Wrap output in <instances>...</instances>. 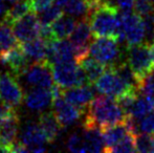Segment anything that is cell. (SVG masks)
<instances>
[{
    "mask_svg": "<svg viewBox=\"0 0 154 153\" xmlns=\"http://www.w3.org/2000/svg\"><path fill=\"white\" fill-rule=\"evenodd\" d=\"M89 24L94 38L113 37L120 43L125 42V34L118 6L111 2L104 1L92 8L89 17Z\"/></svg>",
    "mask_w": 154,
    "mask_h": 153,
    "instance_id": "6da1fadb",
    "label": "cell"
},
{
    "mask_svg": "<svg viewBox=\"0 0 154 153\" xmlns=\"http://www.w3.org/2000/svg\"><path fill=\"white\" fill-rule=\"evenodd\" d=\"M86 111L83 126H93L100 129L123 123L127 118L116 99L105 94L93 98Z\"/></svg>",
    "mask_w": 154,
    "mask_h": 153,
    "instance_id": "7a4b0ae2",
    "label": "cell"
},
{
    "mask_svg": "<svg viewBox=\"0 0 154 153\" xmlns=\"http://www.w3.org/2000/svg\"><path fill=\"white\" fill-rule=\"evenodd\" d=\"M51 67L54 83L61 89L88 84L85 72L75 60L53 64Z\"/></svg>",
    "mask_w": 154,
    "mask_h": 153,
    "instance_id": "3957f363",
    "label": "cell"
},
{
    "mask_svg": "<svg viewBox=\"0 0 154 153\" xmlns=\"http://www.w3.org/2000/svg\"><path fill=\"white\" fill-rule=\"evenodd\" d=\"M20 130V116L17 108L1 104L0 152H12Z\"/></svg>",
    "mask_w": 154,
    "mask_h": 153,
    "instance_id": "277c9868",
    "label": "cell"
},
{
    "mask_svg": "<svg viewBox=\"0 0 154 153\" xmlns=\"http://www.w3.org/2000/svg\"><path fill=\"white\" fill-rule=\"evenodd\" d=\"M119 41L113 37H99L91 40L89 45V56L102 64L109 67L120 62L121 50Z\"/></svg>",
    "mask_w": 154,
    "mask_h": 153,
    "instance_id": "5b68a950",
    "label": "cell"
},
{
    "mask_svg": "<svg viewBox=\"0 0 154 153\" xmlns=\"http://www.w3.org/2000/svg\"><path fill=\"white\" fill-rule=\"evenodd\" d=\"M127 63L140 85V81L153 70L148 43L127 46Z\"/></svg>",
    "mask_w": 154,
    "mask_h": 153,
    "instance_id": "8992f818",
    "label": "cell"
},
{
    "mask_svg": "<svg viewBox=\"0 0 154 153\" xmlns=\"http://www.w3.org/2000/svg\"><path fill=\"white\" fill-rule=\"evenodd\" d=\"M0 101L4 106L18 108L24 101V90L19 79L12 72L0 75Z\"/></svg>",
    "mask_w": 154,
    "mask_h": 153,
    "instance_id": "52a82bcc",
    "label": "cell"
},
{
    "mask_svg": "<svg viewBox=\"0 0 154 153\" xmlns=\"http://www.w3.org/2000/svg\"><path fill=\"white\" fill-rule=\"evenodd\" d=\"M93 85L100 93L114 99L119 98V96H123L124 93H127L129 91H138V90L129 87L121 79L120 76L114 70L113 66H109L106 68V70L100 76Z\"/></svg>",
    "mask_w": 154,
    "mask_h": 153,
    "instance_id": "ba28073f",
    "label": "cell"
},
{
    "mask_svg": "<svg viewBox=\"0 0 154 153\" xmlns=\"http://www.w3.org/2000/svg\"><path fill=\"white\" fill-rule=\"evenodd\" d=\"M29 87L51 88L54 85L51 67L46 61L34 62L18 77Z\"/></svg>",
    "mask_w": 154,
    "mask_h": 153,
    "instance_id": "9c48e42d",
    "label": "cell"
},
{
    "mask_svg": "<svg viewBox=\"0 0 154 153\" xmlns=\"http://www.w3.org/2000/svg\"><path fill=\"white\" fill-rule=\"evenodd\" d=\"M120 19L125 34V42L127 46L144 43L146 39L144 21L142 16L135 12L123 11L120 14Z\"/></svg>",
    "mask_w": 154,
    "mask_h": 153,
    "instance_id": "30bf717a",
    "label": "cell"
},
{
    "mask_svg": "<svg viewBox=\"0 0 154 153\" xmlns=\"http://www.w3.org/2000/svg\"><path fill=\"white\" fill-rule=\"evenodd\" d=\"M91 29L89 20L83 18V20L77 23L72 34L70 35V42L75 50V59L79 63L82 59L89 55V45L91 42Z\"/></svg>",
    "mask_w": 154,
    "mask_h": 153,
    "instance_id": "8fae6325",
    "label": "cell"
},
{
    "mask_svg": "<svg viewBox=\"0 0 154 153\" xmlns=\"http://www.w3.org/2000/svg\"><path fill=\"white\" fill-rule=\"evenodd\" d=\"M18 136L20 139L19 142H21L26 147L27 152L40 153L46 151L45 145L48 143L38 123L32 121L25 123L19 130Z\"/></svg>",
    "mask_w": 154,
    "mask_h": 153,
    "instance_id": "7c38bea8",
    "label": "cell"
},
{
    "mask_svg": "<svg viewBox=\"0 0 154 153\" xmlns=\"http://www.w3.org/2000/svg\"><path fill=\"white\" fill-rule=\"evenodd\" d=\"M51 109L55 118H57L58 123L60 124L61 128H66L75 124L78 120L82 116L85 111L75 107L68 101L63 98L62 93L60 96L53 99L51 102Z\"/></svg>",
    "mask_w": 154,
    "mask_h": 153,
    "instance_id": "4fadbf2b",
    "label": "cell"
},
{
    "mask_svg": "<svg viewBox=\"0 0 154 153\" xmlns=\"http://www.w3.org/2000/svg\"><path fill=\"white\" fill-rule=\"evenodd\" d=\"M11 27L17 41L19 43H22L39 37L40 20L38 18V15L29 12L13 23Z\"/></svg>",
    "mask_w": 154,
    "mask_h": 153,
    "instance_id": "5bb4252c",
    "label": "cell"
},
{
    "mask_svg": "<svg viewBox=\"0 0 154 153\" xmlns=\"http://www.w3.org/2000/svg\"><path fill=\"white\" fill-rule=\"evenodd\" d=\"M29 58L23 51L21 45L17 44L4 50H0V64L8 66L17 78L29 65Z\"/></svg>",
    "mask_w": 154,
    "mask_h": 153,
    "instance_id": "9a60e30c",
    "label": "cell"
},
{
    "mask_svg": "<svg viewBox=\"0 0 154 153\" xmlns=\"http://www.w3.org/2000/svg\"><path fill=\"white\" fill-rule=\"evenodd\" d=\"M75 60V50L70 41L66 39H54L47 42L46 62L49 65Z\"/></svg>",
    "mask_w": 154,
    "mask_h": 153,
    "instance_id": "2e32d148",
    "label": "cell"
},
{
    "mask_svg": "<svg viewBox=\"0 0 154 153\" xmlns=\"http://www.w3.org/2000/svg\"><path fill=\"white\" fill-rule=\"evenodd\" d=\"M62 96L65 100L75 105V107L86 111L88 104L94 98V91L90 84H85V85L73 86L62 89Z\"/></svg>",
    "mask_w": 154,
    "mask_h": 153,
    "instance_id": "e0dca14e",
    "label": "cell"
},
{
    "mask_svg": "<svg viewBox=\"0 0 154 153\" xmlns=\"http://www.w3.org/2000/svg\"><path fill=\"white\" fill-rule=\"evenodd\" d=\"M53 102L51 88L35 87L24 96V103L29 110L43 111Z\"/></svg>",
    "mask_w": 154,
    "mask_h": 153,
    "instance_id": "ac0fdd59",
    "label": "cell"
},
{
    "mask_svg": "<svg viewBox=\"0 0 154 153\" xmlns=\"http://www.w3.org/2000/svg\"><path fill=\"white\" fill-rule=\"evenodd\" d=\"M38 124L40 126L41 130L44 133V135L46 136L47 143H54L57 139V137L59 136L61 126L58 123L57 118H55L53 111L41 113L38 118Z\"/></svg>",
    "mask_w": 154,
    "mask_h": 153,
    "instance_id": "d6986e66",
    "label": "cell"
},
{
    "mask_svg": "<svg viewBox=\"0 0 154 153\" xmlns=\"http://www.w3.org/2000/svg\"><path fill=\"white\" fill-rule=\"evenodd\" d=\"M19 44L21 45L23 51L26 54L29 60H32L34 62L46 61L47 42L43 39L37 37L32 40L19 43Z\"/></svg>",
    "mask_w": 154,
    "mask_h": 153,
    "instance_id": "ffe728a7",
    "label": "cell"
},
{
    "mask_svg": "<svg viewBox=\"0 0 154 153\" xmlns=\"http://www.w3.org/2000/svg\"><path fill=\"white\" fill-rule=\"evenodd\" d=\"M82 134L85 142L86 152L95 153L104 151V142L101 129L93 126H83Z\"/></svg>",
    "mask_w": 154,
    "mask_h": 153,
    "instance_id": "44dd1931",
    "label": "cell"
},
{
    "mask_svg": "<svg viewBox=\"0 0 154 153\" xmlns=\"http://www.w3.org/2000/svg\"><path fill=\"white\" fill-rule=\"evenodd\" d=\"M77 21L73 16L63 14L57 20H55L51 24V31H53L55 39H67L70 37L77 25Z\"/></svg>",
    "mask_w": 154,
    "mask_h": 153,
    "instance_id": "7402d4cb",
    "label": "cell"
},
{
    "mask_svg": "<svg viewBox=\"0 0 154 153\" xmlns=\"http://www.w3.org/2000/svg\"><path fill=\"white\" fill-rule=\"evenodd\" d=\"M79 65L81 66L83 72H85L88 84H90V85H93L94 82L99 79L100 76H101L106 70V68H107L104 64H102L101 62L95 60L91 56L89 57V55L84 58V59H82L81 61L79 62Z\"/></svg>",
    "mask_w": 154,
    "mask_h": 153,
    "instance_id": "603a6c76",
    "label": "cell"
},
{
    "mask_svg": "<svg viewBox=\"0 0 154 153\" xmlns=\"http://www.w3.org/2000/svg\"><path fill=\"white\" fill-rule=\"evenodd\" d=\"M29 12L31 11H29V1L27 0H18L17 2H15L12 8L6 10L5 14L1 18V21L11 26L13 23L16 22L18 19H20L21 17H23Z\"/></svg>",
    "mask_w": 154,
    "mask_h": 153,
    "instance_id": "cb8c5ba5",
    "label": "cell"
},
{
    "mask_svg": "<svg viewBox=\"0 0 154 153\" xmlns=\"http://www.w3.org/2000/svg\"><path fill=\"white\" fill-rule=\"evenodd\" d=\"M65 13L73 17L86 18L92 11V6L87 0H67L64 5Z\"/></svg>",
    "mask_w": 154,
    "mask_h": 153,
    "instance_id": "d4e9b609",
    "label": "cell"
},
{
    "mask_svg": "<svg viewBox=\"0 0 154 153\" xmlns=\"http://www.w3.org/2000/svg\"><path fill=\"white\" fill-rule=\"evenodd\" d=\"M15 38L12 27L6 23L0 21V50H4L18 44Z\"/></svg>",
    "mask_w": 154,
    "mask_h": 153,
    "instance_id": "484cf974",
    "label": "cell"
},
{
    "mask_svg": "<svg viewBox=\"0 0 154 153\" xmlns=\"http://www.w3.org/2000/svg\"><path fill=\"white\" fill-rule=\"evenodd\" d=\"M135 149L137 152L154 153V135L148 133H136L134 136Z\"/></svg>",
    "mask_w": 154,
    "mask_h": 153,
    "instance_id": "4316f807",
    "label": "cell"
},
{
    "mask_svg": "<svg viewBox=\"0 0 154 153\" xmlns=\"http://www.w3.org/2000/svg\"><path fill=\"white\" fill-rule=\"evenodd\" d=\"M64 14L62 8L59 5H51L48 8H46L45 11H43L42 13L38 14V18L40 20L41 24H49L54 22L55 20H57L60 16Z\"/></svg>",
    "mask_w": 154,
    "mask_h": 153,
    "instance_id": "83f0119b",
    "label": "cell"
},
{
    "mask_svg": "<svg viewBox=\"0 0 154 153\" xmlns=\"http://www.w3.org/2000/svg\"><path fill=\"white\" fill-rule=\"evenodd\" d=\"M134 132L135 134L143 132L154 135V111L149 112L134 125Z\"/></svg>",
    "mask_w": 154,
    "mask_h": 153,
    "instance_id": "f1b7e54d",
    "label": "cell"
},
{
    "mask_svg": "<svg viewBox=\"0 0 154 153\" xmlns=\"http://www.w3.org/2000/svg\"><path fill=\"white\" fill-rule=\"evenodd\" d=\"M66 147L69 151L75 153H84L86 152L85 149V142L83 139V134L81 132H75L70 134L66 143Z\"/></svg>",
    "mask_w": 154,
    "mask_h": 153,
    "instance_id": "f546056e",
    "label": "cell"
},
{
    "mask_svg": "<svg viewBox=\"0 0 154 153\" xmlns=\"http://www.w3.org/2000/svg\"><path fill=\"white\" fill-rule=\"evenodd\" d=\"M138 91L148 98L154 99V70L140 81L138 85Z\"/></svg>",
    "mask_w": 154,
    "mask_h": 153,
    "instance_id": "4dcf8cb0",
    "label": "cell"
},
{
    "mask_svg": "<svg viewBox=\"0 0 154 153\" xmlns=\"http://www.w3.org/2000/svg\"><path fill=\"white\" fill-rule=\"evenodd\" d=\"M134 136L135 134L128 135L126 139H124L122 142L112 147L108 152H114V153H121V152H136L135 149V143H134Z\"/></svg>",
    "mask_w": 154,
    "mask_h": 153,
    "instance_id": "1f68e13d",
    "label": "cell"
},
{
    "mask_svg": "<svg viewBox=\"0 0 154 153\" xmlns=\"http://www.w3.org/2000/svg\"><path fill=\"white\" fill-rule=\"evenodd\" d=\"M133 8L136 14L144 17L146 15H148L149 13L153 12L154 4L150 0H134Z\"/></svg>",
    "mask_w": 154,
    "mask_h": 153,
    "instance_id": "d6a6232c",
    "label": "cell"
},
{
    "mask_svg": "<svg viewBox=\"0 0 154 153\" xmlns=\"http://www.w3.org/2000/svg\"><path fill=\"white\" fill-rule=\"evenodd\" d=\"M142 18L144 21L145 33H146V43L149 44V42L154 39V11Z\"/></svg>",
    "mask_w": 154,
    "mask_h": 153,
    "instance_id": "836d02e7",
    "label": "cell"
},
{
    "mask_svg": "<svg viewBox=\"0 0 154 153\" xmlns=\"http://www.w3.org/2000/svg\"><path fill=\"white\" fill-rule=\"evenodd\" d=\"M27 1H29V11L37 15L53 5V0H27Z\"/></svg>",
    "mask_w": 154,
    "mask_h": 153,
    "instance_id": "e575fe53",
    "label": "cell"
},
{
    "mask_svg": "<svg viewBox=\"0 0 154 153\" xmlns=\"http://www.w3.org/2000/svg\"><path fill=\"white\" fill-rule=\"evenodd\" d=\"M118 8L122 11H130L133 8L134 0H116Z\"/></svg>",
    "mask_w": 154,
    "mask_h": 153,
    "instance_id": "d590c367",
    "label": "cell"
},
{
    "mask_svg": "<svg viewBox=\"0 0 154 153\" xmlns=\"http://www.w3.org/2000/svg\"><path fill=\"white\" fill-rule=\"evenodd\" d=\"M149 48H150V57H151V62H152V66L154 69V39L151 41V44L149 45Z\"/></svg>",
    "mask_w": 154,
    "mask_h": 153,
    "instance_id": "8d00e7d4",
    "label": "cell"
},
{
    "mask_svg": "<svg viewBox=\"0 0 154 153\" xmlns=\"http://www.w3.org/2000/svg\"><path fill=\"white\" fill-rule=\"evenodd\" d=\"M6 5H5V3L3 2V0H0V17H3V15L5 14V12H6Z\"/></svg>",
    "mask_w": 154,
    "mask_h": 153,
    "instance_id": "74e56055",
    "label": "cell"
},
{
    "mask_svg": "<svg viewBox=\"0 0 154 153\" xmlns=\"http://www.w3.org/2000/svg\"><path fill=\"white\" fill-rule=\"evenodd\" d=\"M87 1L89 2L90 5H91V6H92V8H93L94 6L99 5V4L103 3L104 1H107V0H87Z\"/></svg>",
    "mask_w": 154,
    "mask_h": 153,
    "instance_id": "f35d334b",
    "label": "cell"
},
{
    "mask_svg": "<svg viewBox=\"0 0 154 153\" xmlns=\"http://www.w3.org/2000/svg\"><path fill=\"white\" fill-rule=\"evenodd\" d=\"M54 2H55L56 5H59L61 6V8H63V6L65 5V3L67 2V0H53Z\"/></svg>",
    "mask_w": 154,
    "mask_h": 153,
    "instance_id": "ab89813d",
    "label": "cell"
},
{
    "mask_svg": "<svg viewBox=\"0 0 154 153\" xmlns=\"http://www.w3.org/2000/svg\"><path fill=\"white\" fill-rule=\"evenodd\" d=\"M6 1L11 2V3H15V2H17V1H18V0H6Z\"/></svg>",
    "mask_w": 154,
    "mask_h": 153,
    "instance_id": "60d3db41",
    "label": "cell"
},
{
    "mask_svg": "<svg viewBox=\"0 0 154 153\" xmlns=\"http://www.w3.org/2000/svg\"><path fill=\"white\" fill-rule=\"evenodd\" d=\"M150 1H151V2H153V3H154V0H150Z\"/></svg>",
    "mask_w": 154,
    "mask_h": 153,
    "instance_id": "b9f144b4",
    "label": "cell"
}]
</instances>
